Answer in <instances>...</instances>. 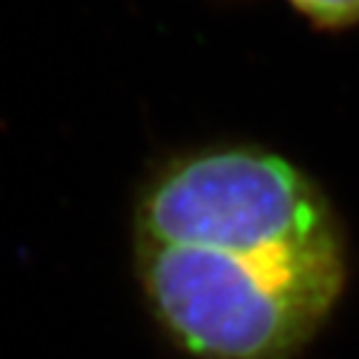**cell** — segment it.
Listing matches in <instances>:
<instances>
[{"instance_id": "6da1fadb", "label": "cell", "mask_w": 359, "mask_h": 359, "mask_svg": "<svg viewBox=\"0 0 359 359\" xmlns=\"http://www.w3.org/2000/svg\"><path fill=\"white\" fill-rule=\"evenodd\" d=\"M135 269L152 320L192 359H292L344 287L330 205L277 152L212 145L142 187Z\"/></svg>"}, {"instance_id": "7a4b0ae2", "label": "cell", "mask_w": 359, "mask_h": 359, "mask_svg": "<svg viewBox=\"0 0 359 359\" xmlns=\"http://www.w3.org/2000/svg\"><path fill=\"white\" fill-rule=\"evenodd\" d=\"M290 3L320 25H347L359 18V0H290Z\"/></svg>"}]
</instances>
